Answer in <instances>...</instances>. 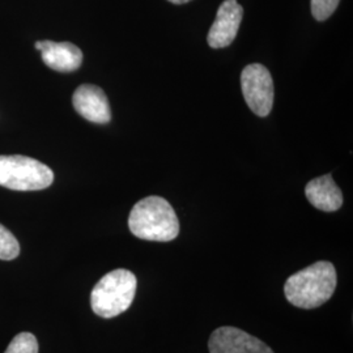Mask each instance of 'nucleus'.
Wrapping results in <instances>:
<instances>
[{
    "label": "nucleus",
    "instance_id": "nucleus-1",
    "mask_svg": "<svg viewBox=\"0 0 353 353\" xmlns=\"http://www.w3.org/2000/svg\"><path fill=\"white\" fill-rule=\"evenodd\" d=\"M336 271L332 263L321 261L293 274L284 285V294L300 309H316L327 303L336 288Z\"/></svg>",
    "mask_w": 353,
    "mask_h": 353
},
{
    "label": "nucleus",
    "instance_id": "nucleus-14",
    "mask_svg": "<svg viewBox=\"0 0 353 353\" xmlns=\"http://www.w3.org/2000/svg\"><path fill=\"white\" fill-rule=\"evenodd\" d=\"M168 1H170L173 4H185V3H189L191 0H168Z\"/></svg>",
    "mask_w": 353,
    "mask_h": 353
},
{
    "label": "nucleus",
    "instance_id": "nucleus-2",
    "mask_svg": "<svg viewBox=\"0 0 353 353\" xmlns=\"http://www.w3.org/2000/svg\"><path fill=\"white\" fill-rule=\"evenodd\" d=\"M131 233L140 240H176L179 223L170 203L161 196H147L134 205L128 217Z\"/></svg>",
    "mask_w": 353,
    "mask_h": 353
},
{
    "label": "nucleus",
    "instance_id": "nucleus-6",
    "mask_svg": "<svg viewBox=\"0 0 353 353\" xmlns=\"http://www.w3.org/2000/svg\"><path fill=\"white\" fill-rule=\"evenodd\" d=\"M208 348L210 353H274L265 341L230 326L214 330Z\"/></svg>",
    "mask_w": 353,
    "mask_h": 353
},
{
    "label": "nucleus",
    "instance_id": "nucleus-5",
    "mask_svg": "<svg viewBox=\"0 0 353 353\" xmlns=\"http://www.w3.org/2000/svg\"><path fill=\"white\" fill-rule=\"evenodd\" d=\"M241 87L245 101L252 113L267 117L274 105V81L262 64H249L241 74Z\"/></svg>",
    "mask_w": 353,
    "mask_h": 353
},
{
    "label": "nucleus",
    "instance_id": "nucleus-8",
    "mask_svg": "<svg viewBox=\"0 0 353 353\" xmlns=\"http://www.w3.org/2000/svg\"><path fill=\"white\" fill-rule=\"evenodd\" d=\"M76 112L89 122L105 125L112 119L110 105L100 87L84 84L76 89L72 97Z\"/></svg>",
    "mask_w": 353,
    "mask_h": 353
},
{
    "label": "nucleus",
    "instance_id": "nucleus-7",
    "mask_svg": "<svg viewBox=\"0 0 353 353\" xmlns=\"http://www.w3.org/2000/svg\"><path fill=\"white\" fill-rule=\"evenodd\" d=\"M243 10L237 0H225L219 7L214 24L208 32V45L212 49H223L229 46L239 33Z\"/></svg>",
    "mask_w": 353,
    "mask_h": 353
},
{
    "label": "nucleus",
    "instance_id": "nucleus-11",
    "mask_svg": "<svg viewBox=\"0 0 353 353\" xmlns=\"http://www.w3.org/2000/svg\"><path fill=\"white\" fill-rule=\"evenodd\" d=\"M20 254V245L16 237L0 224V261H12Z\"/></svg>",
    "mask_w": 353,
    "mask_h": 353
},
{
    "label": "nucleus",
    "instance_id": "nucleus-12",
    "mask_svg": "<svg viewBox=\"0 0 353 353\" xmlns=\"http://www.w3.org/2000/svg\"><path fill=\"white\" fill-rule=\"evenodd\" d=\"M4 353H38V341L30 332H20L13 338Z\"/></svg>",
    "mask_w": 353,
    "mask_h": 353
},
{
    "label": "nucleus",
    "instance_id": "nucleus-13",
    "mask_svg": "<svg viewBox=\"0 0 353 353\" xmlns=\"http://www.w3.org/2000/svg\"><path fill=\"white\" fill-rule=\"evenodd\" d=\"M341 0H312V13L318 21H325L335 12Z\"/></svg>",
    "mask_w": 353,
    "mask_h": 353
},
{
    "label": "nucleus",
    "instance_id": "nucleus-9",
    "mask_svg": "<svg viewBox=\"0 0 353 353\" xmlns=\"http://www.w3.org/2000/svg\"><path fill=\"white\" fill-rule=\"evenodd\" d=\"M34 48L41 51L43 63L59 72H72L83 63V52L70 42L37 41Z\"/></svg>",
    "mask_w": 353,
    "mask_h": 353
},
{
    "label": "nucleus",
    "instance_id": "nucleus-10",
    "mask_svg": "<svg viewBox=\"0 0 353 353\" xmlns=\"http://www.w3.org/2000/svg\"><path fill=\"white\" fill-rule=\"evenodd\" d=\"M305 195L316 210L325 212L338 211L343 204V194L331 174L312 179L305 188Z\"/></svg>",
    "mask_w": 353,
    "mask_h": 353
},
{
    "label": "nucleus",
    "instance_id": "nucleus-4",
    "mask_svg": "<svg viewBox=\"0 0 353 353\" xmlns=\"http://www.w3.org/2000/svg\"><path fill=\"white\" fill-rule=\"evenodd\" d=\"M54 173L48 165L26 156H0V186L14 191L48 189Z\"/></svg>",
    "mask_w": 353,
    "mask_h": 353
},
{
    "label": "nucleus",
    "instance_id": "nucleus-3",
    "mask_svg": "<svg viewBox=\"0 0 353 353\" xmlns=\"http://www.w3.org/2000/svg\"><path fill=\"white\" fill-rule=\"evenodd\" d=\"M137 276L123 268L106 274L90 293V306L101 318H114L125 313L135 299Z\"/></svg>",
    "mask_w": 353,
    "mask_h": 353
}]
</instances>
